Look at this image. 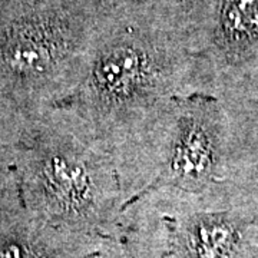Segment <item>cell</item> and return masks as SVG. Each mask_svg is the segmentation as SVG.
Segmentation results:
<instances>
[{
    "instance_id": "obj_1",
    "label": "cell",
    "mask_w": 258,
    "mask_h": 258,
    "mask_svg": "<svg viewBox=\"0 0 258 258\" xmlns=\"http://www.w3.org/2000/svg\"><path fill=\"white\" fill-rule=\"evenodd\" d=\"M195 92L217 88L186 22L145 3L115 0L101 3L82 78L62 105L86 120L113 155L125 189L172 105Z\"/></svg>"
},
{
    "instance_id": "obj_6",
    "label": "cell",
    "mask_w": 258,
    "mask_h": 258,
    "mask_svg": "<svg viewBox=\"0 0 258 258\" xmlns=\"http://www.w3.org/2000/svg\"><path fill=\"white\" fill-rule=\"evenodd\" d=\"M168 251L162 258H244V222L232 211L194 210L162 217Z\"/></svg>"
},
{
    "instance_id": "obj_4",
    "label": "cell",
    "mask_w": 258,
    "mask_h": 258,
    "mask_svg": "<svg viewBox=\"0 0 258 258\" xmlns=\"http://www.w3.org/2000/svg\"><path fill=\"white\" fill-rule=\"evenodd\" d=\"M228 157L230 125L221 96L208 92L181 96L132 168L125 182L126 204L158 188L189 194L220 188L227 182Z\"/></svg>"
},
{
    "instance_id": "obj_8",
    "label": "cell",
    "mask_w": 258,
    "mask_h": 258,
    "mask_svg": "<svg viewBox=\"0 0 258 258\" xmlns=\"http://www.w3.org/2000/svg\"><path fill=\"white\" fill-rule=\"evenodd\" d=\"M25 115L0 102V205L19 195L15 174V151Z\"/></svg>"
},
{
    "instance_id": "obj_7",
    "label": "cell",
    "mask_w": 258,
    "mask_h": 258,
    "mask_svg": "<svg viewBox=\"0 0 258 258\" xmlns=\"http://www.w3.org/2000/svg\"><path fill=\"white\" fill-rule=\"evenodd\" d=\"M76 234L33 217L20 197L0 205V258H76Z\"/></svg>"
},
{
    "instance_id": "obj_3",
    "label": "cell",
    "mask_w": 258,
    "mask_h": 258,
    "mask_svg": "<svg viewBox=\"0 0 258 258\" xmlns=\"http://www.w3.org/2000/svg\"><path fill=\"white\" fill-rule=\"evenodd\" d=\"M102 0H0V102L25 116L82 78Z\"/></svg>"
},
{
    "instance_id": "obj_5",
    "label": "cell",
    "mask_w": 258,
    "mask_h": 258,
    "mask_svg": "<svg viewBox=\"0 0 258 258\" xmlns=\"http://www.w3.org/2000/svg\"><path fill=\"white\" fill-rule=\"evenodd\" d=\"M207 32L197 50L218 88L230 69H240L258 57V0H214Z\"/></svg>"
},
{
    "instance_id": "obj_2",
    "label": "cell",
    "mask_w": 258,
    "mask_h": 258,
    "mask_svg": "<svg viewBox=\"0 0 258 258\" xmlns=\"http://www.w3.org/2000/svg\"><path fill=\"white\" fill-rule=\"evenodd\" d=\"M15 174L26 211L56 228L99 232L126 204L113 155L64 105L25 116Z\"/></svg>"
}]
</instances>
